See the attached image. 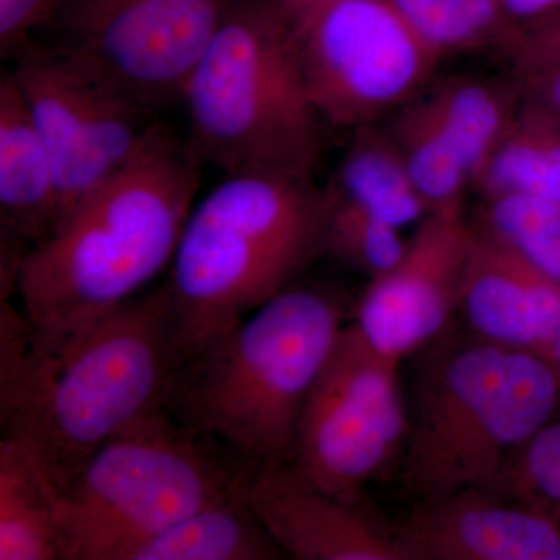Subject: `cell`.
I'll return each instance as SVG.
<instances>
[{"mask_svg":"<svg viewBox=\"0 0 560 560\" xmlns=\"http://www.w3.org/2000/svg\"><path fill=\"white\" fill-rule=\"evenodd\" d=\"M189 361L167 283L138 294L51 348L2 301V436L31 445L60 489L110 438L164 410Z\"/></svg>","mask_w":560,"mask_h":560,"instance_id":"obj_1","label":"cell"},{"mask_svg":"<svg viewBox=\"0 0 560 560\" xmlns=\"http://www.w3.org/2000/svg\"><path fill=\"white\" fill-rule=\"evenodd\" d=\"M201 167L186 136L158 119L135 156L24 254L14 291L33 345L86 329L171 264Z\"/></svg>","mask_w":560,"mask_h":560,"instance_id":"obj_2","label":"cell"},{"mask_svg":"<svg viewBox=\"0 0 560 560\" xmlns=\"http://www.w3.org/2000/svg\"><path fill=\"white\" fill-rule=\"evenodd\" d=\"M342 327L330 296L290 287L191 357L165 410L253 470L289 463L302 407Z\"/></svg>","mask_w":560,"mask_h":560,"instance_id":"obj_3","label":"cell"},{"mask_svg":"<svg viewBox=\"0 0 560 560\" xmlns=\"http://www.w3.org/2000/svg\"><path fill=\"white\" fill-rule=\"evenodd\" d=\"M323 187L313 178L226 176L191 209L167 285L189 360L289 290L324 253Z\"/></svg>","mask_w":560,"mask_h":560,"instance_id":"obj_4","label":"cell"},{"mask_svg":"<svg viewBox=\"0 0 560 560\" xmlns=\"http://www.w3.org/2000/svg\"><path fill=\"white\" fill-rule=\"evenodd\" d=\"M180 103L202 165L313 178L323 125L302 73L296 35L276 0H234Z\"/></svg>","mask_w":560,"mask_h":560,"instance_id":"obj_5","label":"cell"},{"mask_svg":"<svg viewBox=\"0 0 560 560\" xmlns=\"http://www.w3.org/2000/svg\"><path fill=\"white\" fill-rule=\"evenodd\" d=\"M559 405L558 366L537 353L471 334L440 346L416 382L401 485L416 500L493 488Z\"/></svg>","mask_w":560,"mask_h":560,"instance_id":"obj_6","label":"cell"},{"mask_svg":"<svg viewBox=\"0 0 560 560\" xmlns=\"http://www.w3.org/2000/svg\"><path fill=\"white\" fill-rule=\"evenodd\" d=\"M167 410L92 453L61 489L60 560H120L136 544L208 504L238 495L250 475Z\"/></svg>","mask_w":560,"mask_h":560,"instance_id":"obj_7","label":"cell"},{"mask_svg":"<svg viewBox=\"0 0 560 560\" xmlns=\"http://www.w3.org/2000/svg\"><path fill=\"white\" fill-rule=\"evenodd\" d=\"M399 368L357 324L342 327L298 420L289 463L305 480L360 503L401 456L408 410Z\"/></svg>","mask_w":560,"mask_h":560,"instance_id":"obj_8","label":"cell"},{"mask_svg":"<svg viewBox=\"0 0 560 560\" xmlns=\"http://www.w3.org/2000/svg\"><path fill=\"white\" fill-rule=\"evenodd\" d=\"M9 61L54 162L62 219L135 156L160 117L86 58L40 36Z\"/></svg>","mask_w":560,"mask_h":560,"instance_id":"obj_9","label":"cell"},{"mask_svg":"<svg viewBox=\"0 0 560 560\" xmlns=\"http://www.w3.org/2000/svg\"><path fill=\"white\" fill-rule=\"evenodd\" d=\"M294 35L320 119L350 130L388 119L445 60L389 0H335Z\"/></svg>","mask_w":560,"mask_h":560,"instance_id":"obj_10","label":"cell"},{"mask_svg":"<svg viewBox=\"0 0 560 560\" xmlns=\"http://www.w3.org/2000/svg\"><path fill=\"white\" fill-rule=\"evenodd\" d=\"M232 3L51 0L36 36L86 58L158 113L180 103L191 70Z\"/></svg>","mask_w":560,"mask_h":560,"instance_id":"obj_11","label":"cell"},{"mask_svg":"<svg viewBox=\"0 0 560 560\" xmlns=\"http://www.w3.org/2000/svg\"><path fill=\"white\" fill-rule=\"evenodd\" d=\"M471 226L427 215L396 265L370 279L357 326L375 349L400 361L440 340L459 311Z\"/></svg>","mask_w":560,"mask_h":560,"instance_id":"obj_12","label":"cell"},{"mask_svg":"<svg viewBox=\"0 0 560 560\" xmlns=\"http://www.w3.org/2000/svg\"><path fill=\"white\" fill-rule=\"evenodd\" d=\"M408 560H560V517L510 490L418 500L396 528Z\"/></svg>","mask_w":560,"mask_h":560,"instance_id":"obj_13","label":"cell"},{"mask_svg":"<svg viewBox=\"0 0 560 560\" xmlns=\"http://www.w3.org/2000/svg\"><path fill=\"white\" fill-rule=\"evenodd\" d=\"M458 312L475 337L555 363L559 280L482 221L471 226Z\"/></svg>","mask_w":560,"mask_h":560,"instance_id":"obj_14","label":"cell"},{"mask_svg":"<svg viewBox=\"0 0 560 560\" xmlns=\"http://www.w3.org/2000/svg\"><path fill=\"white\" fill-rule=\"evenodd\" d=\"M243 499L289 558L408 560L396 529L360 503L316 488L290 463L250 471Z\"/></svg>","mask_w":560,"mask_h":560,"instance_id":"obj_15","label":"cell"},{"mask_svg":"<svg viewBox=\"0 0 560 560\" xmlns=\"http://www.w3.org/2000/svg\"><path fill=\"white\" fill-rule=\"evenodd\" d=\"M61 219L57 173L9 68L0 73V220L2 242L27 253Z\"/></svg>","mask_w":560,"mask_h":560,"instance_id":"obj_16","label":"cell"},{"mask_svg":"<svg viewBox=\"0 0 560 560\" xmlns=\"http://www.w3.org/2000/svg\"><path fill=\"white\" fill-rule=\"evenodd\" d=\"M61 489L31 445L0 441V560H60Z\"/></svg>","mask_w":560,"mask_h":560,"instance_id":"obj_17","label":"cell"},{"mask_svg":"<svg viewBox=\"0 0 560 560\" xmlns=\"http://www.w3.org/2000/svg\"><path fill=\"white\" fill-rule=\"evenodd\" d=\"M323 194L329 200L370 210L400 230L419 224L429 215L404 158L382 121L352 130L348 149Z\"/></svg>","mask_w":560,"mask_h":560,"instance_id":"obj_18","label":"cell"},{"mask_svg":"<svg viewBox=\"0 0 560 560\" xmlns=\"http://www.w3.org/2000/svg\"><path fill=\"white\" fill-rule=\"evenodd\" d=\"M287 558L243 492L208 504L147 537L120 560H276Z\"/></svg>","mask_w":560,"mask_h":560,"instance_id":"obj_19","label":"cell"},{"mask_svg":"<svg viewBox=\"0 0 560 560\" xmlns=\"http://www.w3.org/2000/svg\"><path fill=\"white\" fill-rule=\"evenodd\" d=\"M485 202L534 198L560 202V119L523 97L510 127L474 183Z\"/></svg>","mask_w":560,"mask_h":560,"instance_id":"obj_20","label":"cell"},{"mask_svg":"<svg viewBox=\"0 0 560 560\" xmlns=\"http://www.w3.org/2000/svg\"><path fill=\"white\" fill-rule=\"evenodd\" d=\"M429 215L464 219L471 172L455 140L438 119L422 92L385 124Z\"/></svg>","mask_w":560,"mask_h":560,"instance_id":"obj_21","label":"cell"},{"mask_svg":"<svg viewBox=\"0 0 560 560\" xmlns=\"http://www.w3.org/2000/svg\"><path fill=\"white\" fill-rule=\"evenodd\" d=\"M431 109L459 147L471 172V189L522 102L514 77L451 75L422 91Z\"/></svg>","mask_w":560,"mask_h":560,"instance_id":"obj_22","label":"cell"},{"mask_svg":"<svg viewBox=\"0 0 560 560\" xmlns=\"http://www.w3.org/2000/svg\"><path fill=\"white\" fill-rule=\"evenodd\" d=\"M442 57L499 47L517 22L503 0H389Z\"/></svg>","mask_w":560,"mask_h":560,"instance_id":"obj_23","label":"cell"},{"mask_svg":"<svg viewBox=\"0 0 560 560\" xmlns=\"http://www.w3.org/2000/svg\"><path fill=\"white\" fill-rule=\"evenodd\" d=\"M324 253L368 278L397 264L407 248L400 228L370 210L324 197Z\"/></svg>","mask_w":560,"mask_h":560,"instance_id":"obj_24","label":"cell"},{"mask_svg":"<svg viewBox=\"0 0 560 560\" xmlns=\"http://www.w3.org/2000/svg\"><path fill=\"white\" fill-rule=\"evenodd\" d=\"M481 221L560 282V202L501 198L485 202Z\"/></svg>","mask_w":560,"mask_h":560,"instance_id":"obj_25","label":"cell"},{"mask_svg":"<svg viewBox=\"0 0 560 560\" xmlns=\"http://www.w3.org/2000/svg\"><path fill=\"white\" fill-rule=\"evenodd\" d=\"M499 488L560 515V418L537 431L512 456Z\"/></svg>","mask_w":560,"mask_h":560,"instance_id":"obj_26","label":"cell"},{"mask_svg":"<svg viewBox=\"0 0 560 560\" xmlns=\"http://www.w3.org/2000/svg\"><path fill=\"white\" fill-rule=\"evenodd\" d=\"M501 50L510 58L512 73L560 69V11L515 25Z\"/></svg>","mask_w":560,"mask_h":560,"instance_id":"obj_27","label":"cell"},{"mask_svg":"<svg viewBox=\"0 0 560 560\" xmlns=\"http://www.w3.org/2000/svg\"><path fill=\"white\" fill-rule=\"evenodd\" d=\"M51 0H0V51L9 58L39 32Z\"/></svg>","mask_w":560,"mask_h":560,"instance_id":"obj_28","label":"cell"},{"mask_svg":"<svg viewBox=\"0 0 560 560\" xmlns=\"http://www.w3.org/2000/svg\"><path fill=\"white\" fill-rule=\"evenodd\" d=\"M523 97L551 110L560 119V69L512 73Z\"/></svg>","mask_w":560,"mask_h":560,"instance_id":"obj_29","label":"cell"},{"mask_svg":"<svg viewBox=\"0 0 560 560\" xmlns=\"http://www.w3.org/2000/svg\"><path fill=\"white\" fill-rule=\"evenodd\" d=\"M503 3L517 24L541 20L560 11V0H503Z\"/></svg>","mask_w":560,"mask_h":560,"instance_id":"obj_30","label":"cell"},{"mask_svg":"<svg viewBox=\"0 0 560 560\" xmlns=\"http://www.w3.org/2000/svg\"><path fill=\"white\" fill-rule=\"evenodd\" d=\"M285 16L289 18L294 33L302 31L319 13L335 0H276Z\"/></svg>","mask_w":560,"mask_h":560,"instance_id":"obj_31","label":"cell"},{"mask_svg":"<svg viewBox=\"0 0 560 560\" xmlns=\"http://www.w3.org/2000/svg\"><path fill=\"white\" fill-rule=\"evenodd\" d=\"M555 364H556V366H558V370L560 372V329H559V335H558V341H556Z\"/></svg>","mask_w":560,"mask_h":560,"instance_id":"obj_32","label":"cell"},{"mask_svg":"<svg viewBox=\"0 0 560 560\" xmlns=\"http://www.w3.org/2000/svg\"><path fill=\"white\" fill-rule=\"evenodd\" d=\"M559 517H560V515H559Z\"/></svg>","mask_w":560,"mask_h":560,"instance_id":"obj_33","label":"cell"}]
</instances>
